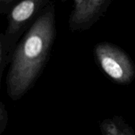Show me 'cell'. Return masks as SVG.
Returning <instances> with one entry per match:
<instances>
[{
  "instance_id": "8992f818",
  "label": "cell",
  "mask_w": 135,
  "mask_h": 135,
  "mask_svg": "<svg viewBox=\"0 0 135 135\" xmlns=\"http://www.w3.org/2000/svg\"><path fill=\"white\" fill-rule=\"evenodd\" d=\"M8 123V113L2 101L0 102V134H2L6 128Z\"/></svg>"
},
{
  "instance_id": "ba28073f",
  "label": "cell",
  "mask_w": 135,
  "mask_h": 135,
  "mask_svg": "<svg viewBox=\"0 0 135 135\" xmlns=\"http://www.w3.org/2000/svg\"><path fill=\"white\" fill-rule=\"evenodd\" d=\"M6 2V0H0V4H1V7H4L5 4Z\"/></svg>"
},
{
  "instance_id": "277c9868",
  "label": "cell",
  "mask_w": 135,
  "mask_h": 135,
  "mask_svg": "<svg viewBox=\"0 0 135 135\" xmlns=\"http://www.w3.org/2000/svg\"><path fill=\"white\" fill-rule=\"evenodd\" d=\"M111 0H74L69 18L72 32L90 28L107 11Z\"/></svg>"
},
{
  "instance_id": "6da1fadb",
  "label": "cell",
  "mask_w": 135,
  "mask_h": 135,
  "mask_svg": "<svg viewBox=\"0 0 135 135\" xmlns=\"http://www.w3.org/2000/svg\"><path fill=\"white\" fill-rule=\"evenodd\" d=\"M55 36V9L51 2L13 51L6 81L11 100L21 99L36 82L49 58Z\"/></svg>"
},
{
  "instance_id": "3957f363",
  "label": "cell",
  "mask_w": 135,
  "mask_h": 135,
  "mask_svg": "<svg viewBox=\"0 0 135 135\" xmlns=\"http://www.w3.org/2000/svg\"><path fill=\"white\" fill-rule=\"evenodd\" d=\"M94 56L101 70L115 82L131 83L135 77V66L130 56L110 42H101L94 47Z\"/></svg>"
},
{
  "instance_id": "5b68a950",
  "label": "cell",
  "mask_w": 135,
  "mask_h": 135,
  "mask_svg": "<svg viewBox=\"0 0 135 135\" xmlns=\"http://www.w3.org/2000/svg\"><path fill=\"white\" fill-rule=\"evenodd\" d=\"M102 135H135L133 129L120 116L105 119L100 123Z\"/></svg>"
},
{
  "instance_id": "52a82bcc",
  "label": "cell",
  "mask_w": 135,
  "mask_h": 135,
  "mask_svg": "<svg viewBox=\"0 0 135 135\" xmlns=\"http://www.w3.org/2000/svg\"><path fill=\"white\" fill-rule=\"evenodd\" d=\"M13 1H15V0H6V4H5V6L4 7H6V6H8L11 2H13Z\"/></svg>"
},
{
  "instance_id": "9c48e42d",
  "label": "cell",
  "mask_w": 135,
  "mask_h": 135,
  "mask_svg": "<svg viewBox=\"0 0 135 135\" xmlns=\"http://www.w3.org/2000/svg\"><path fill=\"white\" fill-rule=\"evenodd\" d=\"M62 2H65V1H66V0H62Z\"/></svg>"
},
{
  "instance_id": "7a4b0ae2",
  "label": "cell",
  "mask_w": 135,
  "mask_h": 135,
  "mask_svg": "<svg viewBox=\"0 0 135 135\" xmlns=\"http://www.w3.org/2000/svg\"><path fill=\"white\" fill-rule=\"evenodd\" d=\"M50 0H21L10 11L8 25L0 37V77L10 63L16 43L25 26L49 4Z\"/></svg>"
}]
</instances>
